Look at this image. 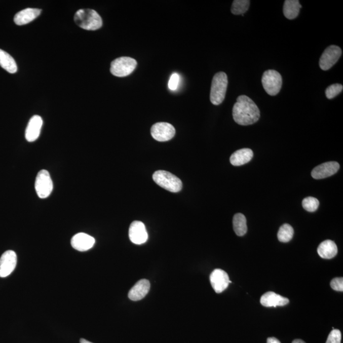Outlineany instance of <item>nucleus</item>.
<instances>
[{
    "label": "nucleus",
    "mask_w": 343,
    "mask_h": 343,
    "mask_svg": "<svg viewBox=\"0 0 343 343\" xmlns=\"http://www.w3.org/2000/svg\"><path fill=\"white\" fill-rule=\"evenodd\" d=\"M233 117L235 122L240 125H252L259 119V109L249 97L240 96L233 108Z\"/></svg>",
    "instance_id": "f257e3e1"
},
{
    "label": "nucleus",
    "mask_w": 343,
    "mask_h": 343,
    "mask_svg": "<svg viewBox=\"0 0 343 343\" xmlns=\"http://www.w3.org/2000/svg\"><path fill=\"white\" fill-rule=\"evenodd\" d=\"M75 23L81 28L89 31H95L102 26L101 16L92 9H80L74 15Z\"/></svg>",
    "instance_id": "f03ea898"
},
{
    "label": "nucleus",
    "mask_w": 343,
    "mask_h": 343,
    "mask_svg": "<svg viewBox=\"0 0 343 343\" xmlns=\"http://www.w3.org/2000/svg\"><path fill=\"white\" fill-rule=\"evenodd\" d=\"M227 77L224 72H217L213 78L211 90H210V101L214 105H219L223 102L227 91Z\"/></svg>",
    "instance_id": "7ed1b4c3"
},
{
    "label": "nucleus",
    "mask_w": 343,
    "mask_h": 343,
    "mask_svg": "<svg viewBox=\"0 0 343 343\" xmlns=\"http://www.w3.org/2000/svg\"><path fill=\"white\" fill-rule=\"evenodd\" d=\"M153 179L162 188L172 193H177L182 189L181 179L174 174L165 170H158L153 175Z\"/></svg>",
    "instance_id": "20e7f679"
},
{
    "label": "nucleus",
    "mask_w": 343,
    "mask_h": 343,
    "mask_svg": "<svg viewBox=\"0 0 343 343\" xmlns=\"http://www.w3.org/2000/svg\"><path fill=\"white\" fill-rule=\"evenodd\" d=\"M137 66V61L131 57H122L111 62L110 71L117 77H125L132 73Z\"/></svg>",
    "instance_id": "39448f33"
},
{
    "label": "nucleus",
    "mask_w": 343,
    "mask_h": 343,
    "mask_svg": "<svg viewBox=\"0 0 343 343\" xmlns=\"http://www.w3.org/2000/svg\"><path fill=\"white\" fill-rule=\"evenodd\" d=\"M262 84L268 94L272 96H276L282 88V76L275 70H267L262 75Z\"/></svg>",
    "instance_id": "423d86ee"
},
{
    "label": "nucleus",
    "mask_w": 343,
    "mask_h": 343,
    "mask_svg": "<svg viewBox=\"0 0 343 343\" xmlns=\"http://www.w3.org/2000/svg\"><path fill=\"white\" fill-rule=\"evenodd\" d=\"M34 187L40 199H47L51 195L54 185L49 171L47 170H40L35 180Z\"/></svg>",
    "instance_id": "0eeeda50"
},
{
    "label": "nucleus",
    "mask_w": 343,
    "mask_h": 343,
    "mask_svg": "<svg viewBox=\"0 0 343 343\" xmlns=\"http://www.w3.org/2000/svg\"><path fill=\"white\" fill-rule=\"evenodd\" d=\"M151 134L155 140L160 142H165L172 139L176 134L173 125L166 122H159L153 125Z\"/></svg>",
    "instance_id": "6e6552de"
},
{
    "label": "nucleus",
    "mask_w": 343,
    "mask_h": 343,
    "mask_svg": "<svg viewBox=\"0 0 343 343\" xmlns=\"http://www.w3.org/2000/svg\"><path fill=\"white\" fill-rule=\"evenodd\" d=\"M342 51L339 47L331 46L325 50L320 59L319 66L324 71L331 68L341 56Z\"/></svg>",
    "instance_id": "1a4fd4ad"
},
{
    "label": "nucleus",
    "mask_w": 343,
    "mask_h": 343,
    "mask_svg": "<svg viewBox=\"0 0 343 343\" xmlns=\"http://www.w3.org/2000/svg\"><path fill=\"white\" fill-rule=\"evenodd\" d=\"M17 257L13 250H7L0 257V277H8L16 269Z\"/></svg>",
    "instance_id": "9d476101"
},
{
    "label": "nucleus",
    "mask_w": 343,
    "mask_h": 343,
    "mask_svg": "<svg viewBox=\"0 0 343 343\" xmlns=\"http://www.w3.org/2000/svg\"><path fill=\"white\" fill-rule=\"evenodd\" d=\"M210 281L213 289L217 294L223 292L228 287L229 284L232 283L227 273L221 269H216L212 272Z\"/></svg>",
    "instance_id": "9b49d317"
},
{
    "label": "nucleus",
    "mask_w": 343,
    "mask_h": 343,
    "mask_svg": "<svg viewBox=\"0 0 343 343\" xmlns=\"http://www.w3.org/2000/svg\"><path fill=\"white\" fill-rule=\"evenodd\" d=\"M129 239L134 244H144L148 239V235L143 222L138 221L132 222L129 227Z\"/></svg>",
    "instance_id": "f8f14e48"
},
{
    "label": "nucleus",
    "mask_w": 343,
    "mask_h": 343,
    "mask_svg": "<svg viewBox=\"0 0 343 343\" xmlns=\"http://www.w3.org/2000/svg\"><path fill=\"white\" fill-rule=\"evenodd\" d=\"M96 240L94 237L84 233H79L72 237L71 244L73 249L80 252L87 251L93 247Z\"/></svg>",
    "instance_id": "ddd939ff"
},
{
    "label": "nucleus",
    "mask_w": 343,
    "mask_h": 343,
    "mask_svg": "<svg viewBox=\"0 0 343 343\" xmlns=\"http://www.w3.org/2000/svg\"><path fill=\"white\" fill-rule=\"evenodd\" d=\"M339 167V164L336 162L324 163L312 170V176L315 179L327 178L336 173Z\"/></svg>",
    "instance_id": "4468645a"
},
{
    "label": "nucleus",
    "mask_w": 343,
    "mask_h": 343,
    "mask_svg": "<svg viewBox=\"0 0 343 343\" xmlns=\"http://www.w3.org/2000/svg\"><path fill=\"white\" fill-rule=\"evenodd\" d=\"M43 126V120L39 115H34L30 119L25 132V137L28 142H34L39 138Z\"/></svg>",
    "instance_id": "2eb2a0df"
},
{
    "label": "nucleus",
    "mask_w": 343,
    "mask_h": 343,
    "mask_svg": "<svg viewBox=\"0 0 343 343\" xmlns=\"http://www.w3.org/2000/svg\"><path fill=\"white\" fill-rule=\"evenodd\" d=\"M150 289V282L146 279H142L137 282L132 288L128 294L132 301H137L143 299Z\"/></svg>",
    "instance_id": "dca6fc26"
},
{
    "label": "nucleus",
    "mask_w": 343,
    "mask_h": 343,
    "mask_svg": "<svg viewBox=\"0 0 343 343\" xmlns=\"http://www.w3.org/2000/svg\"><path fill=\"white\" fill-rule=\"evenodd\" d=\"M261 304L265 307H284L289 302V299L274 292L265 293L262 295Z\"/></svg>",
    "instance_id": "f3484780"
},
{
    "label": "nucleus",
    "mask_w": 343,
    "mask_h": 343,
    "mask_svg": "<svg viewBox=\"0 0 343 343\" xmlns=\"http://www.w3.org/2000/svg\"><path fill=\"white\" fill-rule=\"evenodd\" d=\"M42 10L39 9L27 8L19 12L14 17V22L19 26L29 23L36 19L41 14Z\"/></svg>",
    "instance_id": "a211bd4d"
},
{
    "label": "nucleus",
    "mask_w": 343,
    "mask_h": 343,
    "mask_svg": "<svg viewBox=\"0 0 343 343\" xmlns=\"http://www.w3.org/2000/svg\"><path fill=\"white\" fill-rule=\"evenodd\" d=\"M254 154L251 149L244 148L237 150L230 157V163L234 166H241L252 160Z\"/></svg>",
    "instance_id": "6ab92c4d"
},
{
    "label": "nucleus",
    "mask_w": 343,
    "mask_h": 343,
    "mask_svg": "<svg viewBox=\"0 0 343 343\" xmlns=\"http://www.w3.org/2000/svg\"><path fill=\"white\" fill-rule=\"evenodd\" d=\"M317 252L323 259H332L337 255V245L332 240H325L320 244L318 247Z\"/></svg>",
    "instance_id": "aec40b11"
},
{
    "label": "nucleus",
    "mask_w": 343,
    "mask_h": 343,
    "mask_svg": "<svg viewBox=\"0 0 343 343\" xmlns=\"http://www.w3.org/2000/svg\"><path fill=\"white\" fill-rule=\"evenodd\" d=\"M301 4L298 0H286L284 2V14L288 19L296 18L299 15Z\"/></svg>",
    "instance_id": "412c9836"
},
{
    "label": "nucleus",
    "mask_w": 343,
    "mask_h": 343,
    "mask_svg": "<svg viewBox=\"0 0 343 343\" xmlns=\"http://www.w3.org/2000/svg\"><path fill=\"white\" fill-rule=\"evenodd\" d=\"M0 66L10 73H16L17 71L16 62L11 55L0 49Z\"/></svg>",
    "instance_id": "4be33fe9"
},
{
    "label": "nucleus",
    "mask_w": 343,
    "mask_h": 343,
    "mask_svg": "<svg viewBox=\"0 0 343 343\" xmlns=\"http://www.w3.org/2000/svg\"><path fill=\"white\" fill-rule=\"evenodd\" d=\"M234 230L238 236L242 237L246 234L247 232V220L244 214L238 213L235 215L234 220Z\"/></svg>",
    "instance_id": "5701e85b"
},
{
    "label": "nucleus",
    "mask_w": 343,
    "mask_h": 343,
    "mask_svg": "<svg viewBox=\"0 0 343 343\" xmlns=\"http://www.w3.org/2000/svg\"><path fill=\"white\" fill-rule=\"evenodd\" d=\"M294 229L290 224H284L280 227L278 232V239L283 243L289 242L294 236Z\"/></svg>",
    "instance_id": "b1692460"
},
{
    "label": "nucleus",
    "mask_w": 343,
    "mask_h": 343,
    "mask_svg": "<svg viewBox=\"0 0 343 343\" xmlns=\"http://www.w3.org/2000/svg\"><path fill=\"white\" fill-rule=\"evenodd\" d=\"M250 1L249 0H235L233 2L231 11L234 15H242L249 10Z\"/></svg>",
    "instance_id": "393cba45"
},
{
    "label": "nucleus",
    "mask_w": 343,
    "mask_h": 343,
    "mask_svg": "<svg viewBox=\"0 0 343 343\" xmlns=\"http://www.w3.org/2000/svg\"><path fill=\"white\" fill-rule=\"evenodd\" d=\"M302 207L308 212H313L316 211L319 207V201L314 197H309L305 198L302 200Z\"/></svg>",
    "instance_id": "a878e982"
},
{
    "label": "nucleus",
    "mask_w": 343,
    "mask_h": 343,
    "mask_svg": "<svg viewBox=\"0 0 343 343\" xmlns=\"http://www.w3.org/2000/svg\"><path fill=\"white\" fill-rule=\"evenodd\" d=\"M343 86L341 84H335L330 85L325 91V95L327 99H332L334 98L342 92Z\"/></svg>",
    "instance_id": "bb28decb"
},
{
    "label": "nucleus",
    "mask_w": 343,
    "mask_h": 343,
    "mask_svg": "<svg viewBox=\"0 0 343 343\" xmlns=\"http://www.w3.org/2000/svg\"><path fill=\"white\" fill-rule=\"evenodd\" d=\"M341 333L339 330L333 329L328 336L326 343H340Z\"/></svg>",
    "instance_id": "cd10ccee"
},
{
    "label": "nucleus",
    "mask_w": 343,
    "mask_h": 343,
    "mask_svg": "<svg viewBox=\"0 0 343 343\" xmlns=\"http://www.w3.org/2000/svg\"><path fill=\"white\" fill-rule=\"evenodd\" d=\"M180 81L179 75L177 73H174L171 75L169 81V88L170 91H174L178 88Z\"/></svg>",
    "instance_id": "c85d7f7f"
},
{
    "label": "nucleus",
    "mask_w": 343,
    "mask_h": 343,
    "mask_svg": "<svg viewBox=\"0 0 343 343\" xmlns=\"http://www.w3.org/2000/svg\"><path fill=\"white\" fill-rule=\"evenodd\" d=\"M330 287L332 289L336 291H343V279L342 278H335L330 282Z\"/></svg>",
    "instance_id": "c756f323"
},
{
    "label": "nucleus",
    "mask_w": 343,
    "mask_h": 343,
    "mask_svg": "<svg viewBox=\"0 0 343 343\" xmlns=\"http://www.w3.org/2000/svg\"><path fill=\"white\" fill-rule=\"evenodd\" d=\"M267 343H281L279 339L275 337L268 338Z\"/></svg>",
    "instance_id": "7c9ffc66"
},
{
    "label": "nucleus",
    "mask_w": 343,
    "mask_h": 343,
    "mask_svg": "<svg viewBox=\"0 0 343 343\" xmlns=\"http://www.w3.org/2000/svg\"><path fill=\"white\" fill-rule=\"evenodd\" d=\"M292 343H306L301 339H295L293 340Z\"/></svg>",
    "instance_id": "2f4dec72"
},
{
    "label": "nucleus",
    "mask_w": 343,
    "mask_h": 343,
    "mask_svg": "<svg viewBox=\"0 0 343 343\" xmlns=\"http://www.w3.org/2000/svg\"><path fill=\"white\" fill-rule=\"evenodd\" d=\"M80 343H92L91 342L89 341V340H87L85 339H80Z\"/></svg>",
    "instance_id": "473e14b6"
}]
</instances>
